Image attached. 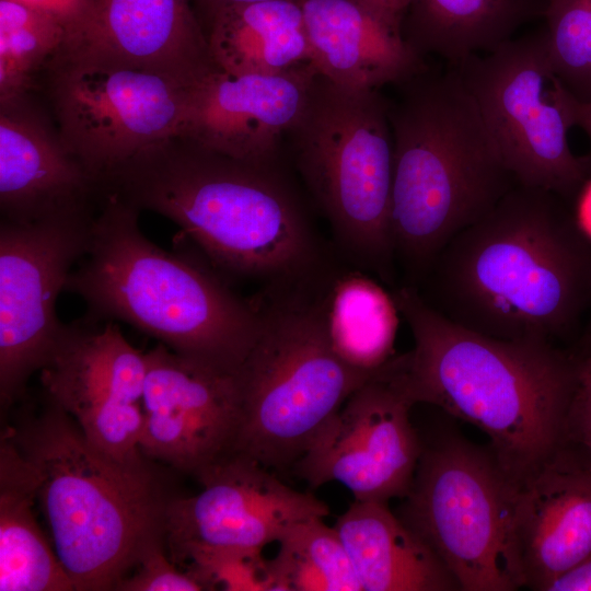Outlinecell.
<instances>
[{
    "mask_svg": "<svg viewBox=\"0 0 591 591\" xmlns=\"http://www.w3.org/2000/svg\"><path fill=\"white\" fill-rule=\"evenodd\" d=\"M565 200L517 184L450 241L415 288L464 328L559 346L591 309V241Z\"/></svg>",
    "mask_w": 591,
    "mask_h": 591,
    "instance_id": "obj_1",
    "label": "cell"
},
{
    "mask_svg": "<svg viewBox=\"0 0 591 591\" xmlns=\"http://www.w3.org/2000/svg\"><path fill=\"white\" fill-rule=\"evenodd\" d=\"M392 296L414 338L394 373L416 405L440 407L485 432L505 472L520 484L563 445L577 358L559 346L503 340L456 325L415 287Z\"/></svg>",
    "mask_w": 591,
    "mask_h": 591,
    "instance_id": "obj_2",
    "label": "cell"
},
{
    "mask_svg": "<svg viewBox=\"0 0 591 591\" xmlns=\"http://www.w3.org/2000/svg\"><path fill=\"white\" fill-rule=\"evenodd\" d=\"M102 190L170 219L236 275L282 279L314 260L305 213L277 163L239 160L176 136L120 165Z\"/></svg>",
    "mask_w": 591,
    "mask_h": 591,
    "instance_id": "obj_3",
    "label": "cell"
},
{
    "mask_svg": "<svg viewBox=\"0 0 591 591\" xmlns=\"http://www.w3.org/2000/svg\"><path fill=\"white\" fill-rule=\"evenodd\" d=\"M389 101L394 140L391 233L417 287L442 250L518 183L459 72L426 68Z\"/></svg>",
    "mask_w": 591,
    "mask_h": 591,
    "instance_id": "obj_4",
    "label": "cell"
},
{
    "mask_svg": "<svg viewBox=\"0 0 591 591\" xmlns=\"http://www.w3.org/2000/svg\"><path fill=\"white\" fill-rule=\"evenodd\" d=\"M139 212L113 194L103 196L65 291L85 302L90 317L123 321L179 356L236 374L259 335L256 305L151 242Z\"/></svg>",
    "mask_w": 591,
    "mask_h": 591,
    "instance_id": "obj_5",
    "label": "cell"
},
{
    "mask_svg": "<svg viewBox=\"0 0 591 591\" xmlns=\"http://www.w3.org/2000/svg\"><path fill=\"white\" fill-rule=\"evenodd\" d=\"M45 399L38 416L7 432L37 472V502L74 590H115L164 537L169 499L147 461L128 464L103 453Z\"/></svg>",
    "mask_w": 591,
    "mask_h": 591,
    "instance_id": "obj_6",
    "label": "cell"
},
{
    "mask_svg": "<svg viewBox=\"0 0 591 591\" xmlns=\"http://www.w3.org/2000/svg\"><path fill=\"white\" fill-rule=\"evenodd\" d=\"M328 290L312 297L290 289L254 303L260 331L236 373L241 418L233 453L266 468H292L348 397L381 369L359 370L336 352L327 326Z\"/></svg>",
    "mask_w": 591,
    "mask_h": 591,
    "instance_id": "obj_7",
    "label": "cell"
},
{
    "mask_svg": "<svg viewBox=\"0 0 591 591\" xmlns=\"http://www.w3.org/2000/svg\"><path fill=\"white\" fill-rule=\"evenodd\" d=\"M287 138L294 164L339 243L391 283L396 260L389 101L380 90L344 88L317 72Z\"/></svg>",
    "mask_w": 591,
    "mask_h": 591,
    "instance_id": "obj_8",
    "label": "cell"
},
{
    "mask_svg": "<svg viewBox=\"0 0 591 591\" xmlns=\"http://www.w3.org/2000/svg\"><path fill=\"white\" fill-rule=\"evenodd\" d=\"M518 484L490 448L455 433L422 441L396 515L439 557L463 591L523 588L513 547Z\"/></svg>",
    "mask_w": 591,
    "mask_h": 591,
    "instance_id": "obj_9",
    "label": "cell"
},
{
    "mask_svg": "<svg viewBox=\"0 0 591 591\" xmlns=\"http://www.w3.org/2000/svg\"><path fill=\"white\" fill-rule=\"evenodd\" d=\"M42 74L61 140L100 185L182 131L192 86L171 77L88 44L65 45Z\"/></svg>",
    "mask_w": 591,
    "mask_h": 591,
    "instance_id": "obj_10",
    "label": "cell"
},
{
    "mask_svg": "<svg viewBox=\"0 0 591 591\" xmlns=\"http://www.w3.org/2000/svg\"><path fill=\"white\" fill-rule=\"evenodd\" d=\"M452 68L517 183L565 199L573 195L589 171L588 160L576 157L568 142L578 99L554 69L544 30Z\"/></svg>",
    "mask_w": 591,
    "mask_h": 591,
    "instance_id": "obj_11",
    "label": "cell"
},
{
    "mask_svg": "<svg viewBox=\"0 0 591 591\" xmlns=\"http://www.w3.org/2000/svg\"><path fill=\"white\" fill-rule=\"evenodd\" d=\"M97 211V210H96ZM96 211L0 224V401L22 397L53 354L65 323L56 312L74 263L86 253Z\"/></svg>",
    "mask_w": 591,
    "mask_h": 591,
    "instance_id": "obj_12",
    "label": "cell"
},
{
    "mask_svg": "<svg viewBox=\"0 0 591 591\" xmlns=\"http://www.w3.org/2000/svg\"><path fill=\"white\" fill-rule=\"evenodd\" d=\"M146 356L114 321L84 315L65 324L40 370L45 397L66 412L108 456L141 464Z\"/></svg>",
    "mask_w": 591,
    "mask_h": 591,
    "instance_id": "obj_13",
    "label": "cell"
},
{
    "mask_svg": "<svg viewBox=\"0 0 591 591\" xmlns=\"http://www.w3.org/2000/svg\"><path fill=\"white\" fill-rule=\"evenodd\" d=\"M414 405L390 359L348 397L291 470L311 488L340 483L358 501L403 499L422 449L410 419Z\"/></svg>",
    "mask_w": 591,
    "mask_h": 591,
    "instance_id": "obj_14",
    "label": "cell"
},
{
    "mask_svg": "<svg viewBox=\"0 0 591 591\" xmlns=\"http://www.w3.org/2000/svg\"><path fill=\"white\" fill-rule=\"evenodd\" d=\"M197 480L200 493L165 505L164 538L173 563L193 547L263 549L293 525L329 514L313 494L289 487L241 454L229 455Z\"/></svg>",
    "mask_w": 591,
    "mask_h": 591,
    "instance_id": "obj_15",
    "label": "cell"
},
{
    "mask_svg": "<svg viewBox=\"0 0 591 591\" xmlns=\"http://www.w3.org/2000/svg\"><path fill=\"white\" fill-rule=\"evenodd\" d=\"M144 356L140 451L198 479L233 454L241 418L236 374L189 360L161 343Z\"/></svg>",
    "mask_w": 591,
    "mask_h": 591,
    "instance_id": "obj_16",
    "label": "cell"
},
{
    "mask_svg": "<svg viewBox=\"0 0 591 591\" xmlns=\"http://www.w3.org/2000/svg\"><path fill=\"white\" fill-rule=\"evenodd\" d=\"M316 74L312 63L270 74L218 70L190 88L178 136L239 160L277 163Z\"/></svg>",
    "mask_w": 591,
    "mask_h": 591,
    "instance_id": "obj_17",
    "label": "cell"
},
{
    "mask_svg": "<svg viewBox=\"0 0 591 591\" xmlns=\"http://www.w3.org/2000/svg\"><path fill=\"white\" fill-rule=\"evenodd\" d=\"M30 94L0 102L1 220L33 223L96 211L99 181Z\"/></svg>",
    "mask_w": 591,
    "mask_h": 591,
    "instance_id": "obj_18",
    "label": "cell"
},
{
    "mask_svg": "<svg viewBox=\"0 0 591 591\" xmlns=\"http://www.w3.org/2000/svg\"><path fill=\"white\" fill-rule=\"evenodd\" d=\"M513 547L523 588L534 591L591 556V467L568 443L518 484Z\"/></svg>",
    "mask_w": 591,
    "mask_h": 591,
    "instance_id": "obj_19",
    "label": "cell"
},
{
    "mask_svg": "<svg viewBox=\"0 0 591 591\" xmlns=\"http://www.w3.org/2000/svg\"><path fill=\"white\" fill-rule=\"evenodd\" d=\"M301 5L311 63L337 85L380 90L427 68L402 27L366 0H301Z\"/></svg>",
    "mask_w": 591,
    "mask_h": 591,
    "instance_id": "obj_20",
    "label": "cell"
},
{
    "mask_svg": "<svg viewBox=\"0 0 591 591\" xmlns=\"http://www.w3.org/2000/svg\"><path fill=\"white\" fill-rule=\"evenodd\" d=\"M80 44L187 86L221 70L190 0H96L95 24Z\"/></svg>",
    "mask_w": 591,
    "mask_h": 591,
    "instance_id": "obj_21",
    "label": "cell"
},
{
    "mask_svg": "<svg viewBox=\"0 0 591 591\" xmlns=\"http://www.w3.org/2000/svg\"><path fill=\"white\" fill-rule=\"evenodd\" d=\"M334 528L362 591L460 590L444 564L387 502L354 500Z\"/></svg>",
    "mask_w": 591,
    "mask_h": 591,
    "instance_id": "obj_22",
    "label": "cell"
},
{
    "mask_svg": "<svg viewBox=\"0 0 591 591\" xmlns=\"http://www.w3.org/2000/svg\"><path fill=\"white\" fill-rule=\"evenodd\" d=\"M38 477L5 431L0 441V590L70 591L73 583L34 514Z\"/></svg>",
    "mask_w": 591,
    "mask_h": 591,
    "instance_id": "obj_23",
    "label": "cell"
},
{
    "mask_svg": "<svg viewBox=\"0 0 591 591\" xmlns=\"http://www.w3.org/2000/svg\"><path fill=\"white\" fill-rule=\"evenodd\" d=\"M217 66L233 74H270L311 63L301 0L227 8L206 27Z\"/></svg>",
    "mask_w": 591,
    "mask_h": 591,
    "instance_id": "obj_24",
    "label": "cell"
},
{
    "mask_svg": "<svg viewBox=\"0 0 591 591\" xmlns=\"http://www.w3.org/2000/svg\"><path fill=\"white\" fill-rule=\"evenodd\" d=\"M530 8L529 0H407L402 33L421 58L457 67L513 38Z\"/></svg>",
    "mask_w": 591,
    "mask_h": 591,
    "instance_id": "obj_25",
    "label": "cell"
},
{
    "mask_svg": "<svg viewBox=\"0 0 591 591\" xmlns=\"http://www.w3.org/2000/svg\"><path fill=\"white\" fill-rule=\"evenodd\" d=\"M398 309L375 280L350 273L328 290L327 326L334 349L348 364L376 372L395 356Z\"/></svg>",
    "mask_w": 591,
    "mask_h": 591,
    "instance_id": "obj_26",
    "label": "cell"
},
{
    "mask_svg": "<svg viewBox=\"0 0 591 591\" xmlns=\"http://www.w3.org/2000/svg\"><path fill=\"white\" fill-rule=\"evenodd\" d=\"M278 545L269 559L274 591H362L339 534L323 518L293 525Z\"/></svg>",
    "mask_w": 591,
    "mask_h": 591,
    "instance_id": "obj_27",
    "label": "cell"
},
{
    "mask_svg": "<svg viewBox=\"0 0 591 591\" xmlns=\"http://www.w3.org/2000/svg\"><path fill=\"white\" fill-rule=\"evenodd\" d=\"M51 16L18 0H0V102L31 93L67 44Z\"/></svg>",
    "mask_w": 591,
    "mask_h": 591,
    "instance_id": "obj_28",
    "label": "cell"
},
{
    "mask_svg": "<svg viewBox=\"0 0 591 591\" xmlns=\"http://www.w3.org/2000/svg\"><path fill=\"white\" fill-rule=\"evenodd\" d=\"M544 30L554 69L580 101H591V0H549Z\"/></svg>",
    "mask_w": 591,
    "mask_h": 591,
    "instance_id": "obj_29",
    "label": "cell"
},
{
    "mask_svg": "<svg viewBox=\"0 0 591 591\" xmlns=\"http://www.w3.org/2000/svg\"><path fill=\"white\" fill-rule=\"evenodd\" d=\"M263 549L245 547H193L176 561L185 566L202 590L274 591L269 559Z\"/></svg>",
    "mask_w": 591,
    "mask_h": 591,
    "instance_id": "obj_30",
    "label": "cell"
},
{
    "mask_svg": "<svg viewBox=\"0 0 591 591\" xmlns=\"http://www.w3.org/2000/svg\"><path fill=\"white\" fill-rule=\"evenodd\" d=\"M165 538L152 542L141 555L132 575L119 581L121 591H200L201 586L181 571L164 551Z\"/></svg>",
    "mask_w": 591,
    "mask_h": 591,
    "instance_id": "obj_31",
    "label": "cell"
},
{
    "mask_svg": "<svg viewBox=\"0 0 591 591\" xmlns=\"http://www.w3.org/2000/svg\"><path fill=\"white\" fill-rule=\"evenodd\" d=\"M55 19L67 32L66 45L86 39L96 19V0H18Z\"/></svg>",
    "mask_w": 591,
    "mask_h": 591,
    "instance_id": "obj_32",
    "label": "cell"
},
{
    "mask_svg": "<svg viewBox=\"0 0 591 591\" xmlns=\"http://www.w3.org/2000/svg\"><path fill=\"white\" fill-rule=\"evenodd\" d=\"M564 442L571 445L591 467V407L575 398L570 407Z\"/></svg>",
    "mask_w": 591,
    "mask_h": 591,
    "instance_id": "obj_33",
    "label": "cell"
},
{
    "mask_svg": "<svg viewBox=\"0 0 591 591\" xmlns=\"http://www.w3.org/2000/svg\"><path fill=\"white\" fill-rule=\"evenodd\" d=\"M547 591H591V556L554 580Z\"/></svg>",
    "mask_w": 591,
    "mask_h": 591,
    "instance_id": "obj_34",
    "label": "cell"
},
{
    "mask_svg": "<svg viewBox=\"0 0 591 591\" xmlns=\"http://www.w3.org/2000/svg\"><path fill=\"white\" fill-rule=\"evenodd\" d=\"M269 0H190V3L205 31L213 16L220 11L235 5L250 4Z\"/></svg>",
    "mask_w": 591,
    "mask_h": 591,
    "instance_id": "obj_35",
    "label": "cell"
},
{
    "mask_svg": "<svg viewBox=\"0 0 591 591\" xmlns=\"http://www.w3.org/2000/svg\"><path fill=\"white\" fill-rule=\"evenodd\" d=\"M576 223L581 232L591 241V181H589L578 199Z\"/></svg>",
    "mask_w": 591,
    "mask_h": 591,
    "instance_id": "obj_36",
    "label": "cell"
},
{
    "mask_svg": "<svg viewBox=\"0 0 591 591\" xmlns=\"http://www.w3.org/2000/svg\"><path fill=\"white\" fill-rule=\"evenodd\" d=\"M390 22L402 27L407 0H366Z\"/></svg>",
    "mask_w": 591,
    "mask_h": 591,
    "instance_id": "obj_37",
    "label": "cell"
},
{
    "mask_svg": "<svg viewBox=\"0 0 591 591\" xmlns=\"http://www.w3.org/2000/svg\"><path fill=\"white\" fill-rule=\"evenodd\" d=\"M576 126H580L591 140V101L577 100L575 107Z\"/></svg>",
    "mask_w": 591,
    "mask_h": 591,
    "instance_id": "obj_38",
    "label": "cell"
},
{
    "mask_svg": "<svg viewBox=\"0 0 591 591\" xmlns=\"http://www.w3.org/2000/svg\"><path fill=\"white\" fill-rule=\"evenodd\" d=\"M573 398L591 407V381L577 379Z\"/></svg>",
    "mask_w": 591,
    "mask_h": 591,
    "instance_id": "obj_39",
    "label": "cell"
},
{
    "mask_svg": "<svg viewBox=\"0 0 591 591\" xmlns=\"http://www.w3.org/2000/svg\"><path fill=\"white\" fill-rule=\"evenodd\" d=\"M577 355H584L591 352V315L586 323V326L577 341Z\"/></svg>",
    "mask_w": 591,
    "mask_h": 591,
    "instance_id": "obj_40",
    "label": "cell"
}]
</instances>
